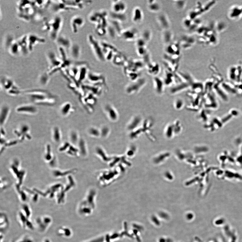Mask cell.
<instances>
[{"label":"cell","mask_w":242,"mask_h":242,"mask_svg":"<svg viewBox=\"0 0 242 242\" xmlns=\"http://www.w3.org/2000/svg\"><path fill=\"white\" fill-rule=\"evenodd\" d=\"M26 93L29 99L36 104L51 105L55 101V98L45 91L32 90L27 92Z\"/></svg>","instance_id":"obj_1"},{"label":"cell","mask_w":242,"mask_h":242,"mask_svg":"<svg viewBox=\"0 0 242 242\" xmlns=\"http://www.w3.org/2000/svg\"><path fill=\"white\" fill-rule=\"evenodd\" d=\"M109 13L105 10H95L90 13L89 16V20L95 26L102 25L108 26L109 24L108 18Z\"/></svg>","instance_id":"obj_2"},{"label":"cell","mask_w":242,"mask_h":242,"mask_svg":"<svg viewBox=\"0 0 242 242\" xmlns=\"http://www.w3.org/2000/svg\"><path fill=\"white\" fill-rule=\"evenodd\" d=\"M87 39L89 45L98 60L102 62L105 61L104 54L100 42L91 34H89L88 35Z\"/></svg>","instance_id":"obj_3"},{"label":"cell","mask_w":242,"mask_h":242,"mask_svg":"<svg viewBox=\"0 0 242 242\" xmlns=\"http://www.w3.org/2000/svg\"><path fill=\"white\" fill-rule=\"evenodd\" d=\"M48 31L49 32L51 39L56 40L59 36V34L62 24V20L59 16H57L48 22Z\"/></svg>","instance_id":"obj_4"},{"label":"cell","mask_w":242,"mask_h":242,"mask_svg":"<svg viewBox=\"0 0 242 242\" xmlns=\"http://www.w3.org/2000/svg\"><path fill=\"white\" fill-rule=\"evenodd\" d=\"M106 61H112L116 54L120 52L115 46L108 42L102 41L100 42Z\"/></svg>","instance_id":"obj_5"},{"label":"cell","mask_w":242,"mask_h":242,"mask_svg":"<svg viewBox=\"0 0 242 242\" xmlns=\"http://www.w3.org/2000/svg\"><path fill=\"white\" fill-rule=\"evenodd\" d=\"M147 80L145 78H139L137 80L133 81L127 86L126 91L128 94L133 95L139 92L146 85Z\"/></svg>","instance_id":"obj_6"},{"label":"cell","mask_w":242,"mask_h":242,"mask_svg":"<svg viewBox=\"0 0 242 242\" xmlns=\"http://www.w3.org/2000/svg\"><path fill=\"white\" fill-rule=\"evenodd\" d=\"M48 56L50 64V70L49 74H53L57 71L63 69V62L61 59L57 57L55 53L52 52L49 53Z\"/></svg>","instance_id":"obj_7"},{"label":"cell","mask_w":242,"mask_h":242,"mask_svg":"<svg viewBox=\"0 0 242 242\" xmlns=\"http://www.w3.org/2000/svg\"><path fill=\"white\" fill-rule=\"evenodd\" d=\"M138 34L136 28H131L123 29L119 37L126 41H133L137 40L138 38Z\"/></svg>","instance_id":"obj_8"},{"label":"cell","mask_w":242,"mask_h":242,"mask_svg":"<svg viewBox=\"0 0 242 242\" xmlns=\"http://www.w3.org/2000/svg\"><path fill=\"white\" fill-rule=\"evenodd\" d=\"M85 19L80 15H76L73 17L71 20V26L73 33H78L80 29L83 28L85 25Z\"/></svg>","instance_id":"obj_9"},{"label":"cell","mask_w":242,"mask_h":242,"mask_svg":"<svg viewBox=\"0 0 242 242\" xmlns=\"http://www.w3.org/2000/svg\"><path fill=\"white\" fill-rule=\"evenodd\" d=\"M17 112L24 115H34L38 112V109L34 105L24 104L18 106L16 108Z\"/></svg>","instance_id":"obj_10"},{"label":"cell","mask_w":242,"mask_h":242,"mask_svg":"<svg viewBox=\"0 0 242 242\" xmlns=\"http://www.w3.org/2000/svg\"><path fill=\"white\" fill-rule=\"evenodd\" d=\"M64 4L73 10L82 9L92 4V1H62Z\"/></svg>","instance_id":"obj_11"},{"label":"cell","mask_w":242,"mask_h":242,"mask_svg":"<svg viewBox=\"0 0 242 242\" xmlns=\"http://www.w3.org/2000/svg\"><path fill=\"white\" fill-rule=\"evenodd\" d=\"M153 87L155 92L159 95L164 94L166 86L162 78L159 77H154L153 79Z\"/></svg>","instance_id":"obj_12"},{"label":"cell","mask_w":242,"mask_h":242,"mask_svg":"<svg viewBox=\"0 0 242 242\" xmlns=\"http://www.w3.org/2000/svg\"><path fill=\"white\" fill-rule=\"evenodd\" d=\"M127 8V4L124 1L119 0L113 1L111 5V12L123 14L126 13Z\"/></svg>","instance_id":"obj_13"},{"label":"cell","mask_w":242,"mask_h":242,"mask_svg":"<svg viewBox=\"0 0 242 242\" xmlns=\"http://www.w3.org/2000/svg\"><path fill=\"white\" fill-rule=\"evenodd\" d=\"M28 41L29 51H31L35 45L40 43H44L45 39L42 37H39L34 34L28 35Z\"/></svg>","instance_id":"obj_14"},{"label":"cell","mask_w":242,"mask_h":242,"mask_svg":"<svg viewBox=\"0 0 242 242\" xmlns=\"http://www.w3.org/2000/svg\"><path fill=\"white\" fill-rule=\"evenodd\" d=\"M190 84L183 82H179L176 85L172 86L170 91L172 95L177 94L190 89Z\"/></svg>","instance_id":"obj_15"},{"label":"cell","mask_w":242,"mask_h":242,"mask_svg":"<svg viewBox=\"0 0 242 242\" xmlns=\"http://www.w3.org/2000/svg\"><path fill=\"white\" fill-rule=\"evenodd\" d=\"M163 79L166 86H173L178 83L175 73L171 72L167 70H165V77Z\"/></svg>","instance_id":"obj_16"},{"label":"cell","mask_w":242,"mask_h":242,"mask_svg":"<svg viewBox=\"0 0 242 242\" xmlns=\"http://www.w3.org/2000/svg\"><path fill=\"white\" fill-rule=\"evenodd\" d=\"M157 20L159 25L163 30H169L171 24L170 20L167 16L164 13H162L157 16Z\"/></svg>","instance_id":"obj_17"},{"label":"cell","mask_w":242,"mask_h":242,"mask_svg":"<svg viewBox=\"0 0 242 242\" xmlns=\"http://www.w3.org/2000/svg\"><path fill=\"white\" fill-rule=\"evenodd\" d=\"M143 121L142 117L136 115L133 117L130 120L127 127L129 130H134L141 126Z\"/></svg>","instance_id":"obj_18"},{"label":"cell","mask_w":242,"mask_h":242,"mask_svg":"<svg viewBox=\"0 0 242 242\" xmlns=\"http://www.w3.org/2000/svg\"><path fill=\"white\" fill-rule=\"evenodd\" d=\"M144 19V14L141 8L138 7H135L133 10L132 21L135 24H138L142 22Z\"/></svg>","instance_id":"obj_19"},{"label":"cell","mask_w":242,"mask_h":242,"mask_svg":"<svg viewBox=\"0 0 242 242\" xmlns=\"http://www.w3.org/2000/svg\"><path fill=\"white\" fill-rule=\"evenodd\" d=\"M146 69L149 75L157 77L160 71V68L159 65L156 62H151L146 65Z\"/></svg>","instance_id":"obj_20"},{"label":"cell","mask_w":242,"mask_h":242,"mask_svg":"<svg viewBox=\"0 0 242 242\" xmlns=\"http://www.w3.org/2000/svg\"><path fill=\"white\" fill-rule=\"evenodd\" d=\"M10 109L7 105H4L1 108V127H3L7 122L10 113Z\"/></svg>","instance_id":"obj_21"},{"label":"cell","mask_w":242,"mask_h":242,"mask_svg":"<svg viewBox=\"0 0 242 242\" xmlns=\"http://www.w3.org/2000/svg\"><path fill=\"white\" fill-rule=\"evenodd\" d=\"M180 46L178 43H172L168 45L165 51L169 55H180Z\"/></svg>","instance_id":"obj_22"},{"label":"cell","mask_w":242,"mask_h":242,"mask_svg":"<svg viewBox=\"0 0 242 242\" xmlns=\"http://www.w3.org/2000/svg\"><path fill=\"white\" fill-rule=\"evenodd\" d=\"M105 110L109 118L113 121L118 120V115L117 111L112 106L107 105L105 107Z\"/></svg>","instance_id":"obj_23"},{"label":"cell","mask_w":242,"mask_h":242,"mask_svg":"<svg viewBox=\"0 0 242 242\" xmlns=\"http://www.w3.org/2000/svg\"><path fill=\"white\" fill-rule=\"evenodd\" d=\"M51 9L54 12H58L62 11L74 10L64 3L62 1H58L54 2Z\"/></svg>","instance_id":"obj_24"},{"label":"cell","mask_w":242,"mask_h":242,"mask_svg":"<svg viewBox=\"0 0 242 242\" xmlns=\"http://www.w3.org/2000/svg\"><path fill=\"white\" fill-rule=\"evenodd\" d=\"M21 53L25 55L29 52L28 41V35H25L18 41Z\"/></svg>","instance_id":"obj_25"},{"label":"cell","mask_w":242,"mask_h":242,"mask_svg":"<svg viewBox=\"0 0 242 242\" xmlns=\"http://www.w3.org/2000/svg\"><path fill=\"white\" fill-rule=\"evenodd\" d=\"M127 61L126 57L121 52L116 54L112 59V63L116 66H124Z\"/></svg>","instance_id":"obj_26"},{"label":"cell","mask_w":242,"mask_h":242,"mask_svg":"<svg viewBox=\"0 0 242 242\" xmlns=\"http://www.w3.org/2000/svg\"><path fill=\"white\" fill-rule=\"evenodd\" d=\"M60 47L65 49H70L72 45L70 40L64 36H59L56 40Z\"/></svg>","instance_id":"obj_27"},{"label":"cell","mask_w":242,"mask_h":242,"mask_svg":"<svg viewBox=\"0 0 242 242\" xmlns=\"http://www.w3.org/2000/svg\"><path fill=\"white\" fill-rule=\"evenodd\" d=\"M109 16L111 20L119 22L122 23L126 21L127 19V16L126 13H118L111 12L109 13Z\"/></svg>","instance_id":"obj_28"},{"label":"cell","mask_w":242,"mask_h":242,"mask_svg":"<svg viewBox=\"0 0 242 242\" xmlns=\"http://www.w3.org/2000/svg\"><path fill=\"white\" fill-rule=\"evenodd\" d=\"M148 9L152 13H157L161 9V6L158 2L156 1H148Z\"/></svg>","instance_id":"obj_29"},{"label":"cell","mask_w":242,"mask_h":242,"mask_svg":"<svg viewBox=\"0 0 242 242\" xmlns=\"http://www.w3.org/2000/svg\"><path fill=\"white\" fill-rule=\"evenodd\" d=\"M70 53L72 57L77 59L80 58L81 55V48L77 44L72 45L70 48Z\"/></svg>","instance_id":"obj_30"},{"label":"cell","mask_w":242,"mask_h":242,"mask_svg":"<svg viewBox=\"0 0 242 242\" xmlns=\"http://www.w3.org/2000/svg\"><path fill=\"white\" fill-rule=\"evenodd\" d=\"M72 106L70 103L67 102L61 106L60 109L61 115L64 116L69 115L72 111Z\"/></svg>","instance_id":"obj_31"},{"label":"cell","mask_w":242,"mask_h":242,"mask_svg":"<svg viewBox=\"0 0 242 242\" xmlns=\"http://www.w3.org/2000/svg\"><path fill=\"white\" fill-rule=\"evenodd\" d=\"M8 48L10 53L13 55H17L21 53L20 48L18 41H13Z\"/></svg>","instance_id":"obj_32"},{"label":"cell","mask_w":242,"mask_h":242,"mask_svg":"<svg viewBox=\"0 0 242 242\" xmlns=\"http://www.w3.org/2000/svg\"><path fill=\"white\" fill-rule=\"evenodd\" d=\"M162 34L163 41L166 45H169L172 43L173 39V34L172 32L169 30L164 31Z\"/></svg>","instance_id":"obj_33"},{"label":"cell","mask_w":242,"mask_h":242,"mask_svg":"<svg viewBox=\"0 0 242 242\" xmlns=\"http://www.w3.org/2000/svg\"><path fill=\"white\" fill-rule=\"evenodd\" d=\"M174 108L176 110L181 111L185 107V103L183 99L178 98L174 101L173 103Z\"/></svg>","instance_id":"obj_34"},{"label":"cell","mask_w":242,"mask_h":242,"mask_svg":"<svg viewBox=\"0 0 242 242\" xmlns=\"http://www.w3.org/2000/svg\"><path fill=\"white\" fill-rule=\"evenodd\" d=\"M95 26V32L99 36H104L107 34V27L102 25Z\"/></svg>","instance_id":"obj_35"},{"label":"cell","mask_w":242,"mask_h":242,"mask_svg":"<svg viewBox=\"0 0 242 242\" xmlns=\"http://www.w3.org/2000/svg\"><path fill=\"white\" fill-rule=\"evenodd\" d=\"M53 137L55 141H59L61 138V131L58 127L53 128L52 130Z\"/></svg>","instance_id":"obj_36"},{"label":"cell","mask_w":242,"mask_h":242,"mask_svg":"<svg viewBox=\"0 0 242 242\" xmlns=\"http://www.w3.org/2000/svg\"><path fill=\"white\" fill-rule=\"evenodd\" d=\"M88 77L89 80L91 81H97L99 80L103 79L102 75L94 73H89Z\"/></svg>","instance_id":"obj_37"},{"label":"cell","mask_w":242,"mask_h":242,"mask_svg":"<svg viewBox=\"0 0 242 242\" xmlns=\"http://www.w3.org/2000/svg\"><path fill=\"white\" fill-rule=\"evenodd\" d=\"M151 36L152 34L151 31L149 30H146L143 32L141 37L147 42L150 40Z\"/></svg>","instance_id":"obj_38"},{"label":"cell","mask_w":242,"mask_h":242,"mask_svg":"<svg viewBox=\"0 0 242 242\" xmlns=\"http://www.w3.org/2000/svg\"><path fill=\"white\" fill-rule=\"evenodd\" d=\"M136 52L138 56L142 57L148 53L146 47H137Z\"/></svg>","instance_id":"obj_39"},{"label":"cell","mask_w":242,"mask_h":242,"mask_svg":"<svg viewBox=\"0 0 242 242\" xmlns=\"http://www.w3.org/2000/svg\"><path fill=\"white\" fill-rule=\"evenodd\" d=\"M49 1H34V4L35 7L39 8V9H41L44 7L49 4Z\"/></svg>","instance_id":"obj_40"},{"label":"cell","mask_w":242,"mask_h":242,"mask_svg":"<svg viewBox=\"0 0 242 242\" xmlns=\"http://www.w3.org/2000/svg\"><path fill=\"white\" fill-rule=\"evenodd\" d=\"M176 9L179 10H183L185 7L186 1H174Z\"/></svg>","instance_id":"obj_41"},{"label":"cell","mask_w":242,"mask_h":242,"mask_svg":"<svg viewBox=\"0 0 242 242\" xmlns=\"http://www.w3.org/2000/svg\"><path fill=\"white\" fill-rule=\"evenodd\" d=\"M147 42L142 37H138L136 40V45L137 47H146Z\"/></svg>","instance_id":"obj_42"},{"label":"cell","mask_w":242,"mask_h":242,"mask_svg":"<svg viewBox=\"0 0 242 242\" xmlns=\"http://www.w3.org/2000/svg\"><path fill=\"white\" fill-rule=\"evenodd\" d=\"M39 81L40 83L42 85H45L47 83L48 80V75L43 74L42 75L39 79Z\"/></svg>","instance_id":"obj_43"}]
</instances>
